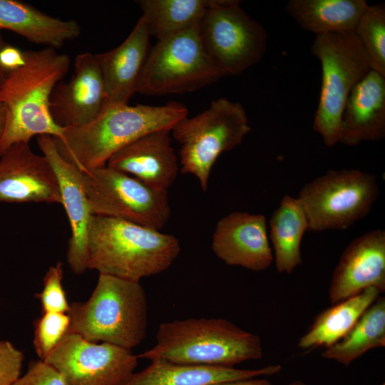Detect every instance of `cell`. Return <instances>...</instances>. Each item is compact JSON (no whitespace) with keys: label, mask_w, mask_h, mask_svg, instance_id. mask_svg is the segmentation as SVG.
Listing matches in <instances>:
<instances>
[{"label":"cell","mask_w":385,"mask_h":385,"mask_svg":"<svg viewBox=\"0 0 385 385\" xmlns=\"http://www.w3.org/2000/svg\"><path fill=\"white\" fill-rule=\"evenodd\" d=\"M183 103L170 101L162 106L105 102L99 114L80 126L63 128L54 138L58 151L82 173L104 167L117 151L150 132L170 129L188 116Z\"/></svg>","instance_id":"1"},{"label":"cell","mask_w":385,"mask_h":385,"mask_svg":"<svg viewBox=\"0 0 385 385\" xmlns=\"http://www.w3.org/2000/svg\"><path fill=\"white\" fill-rule=\"evenodd\" d=\"M24 53V64L9 73L0 87V103L6 109L0 157L13 145L29 143L34 136L61 138L63 133L51 115L50 98L69 69L70 58L50 47Z\"/></svg>","instance_id":"2"},{"label":"cell","mask_w":385,"mask_h":385,"mask_svg":"<svg viewBox=\"0 0 385 385\" xmlns=\"http://www.w3.org/2000/svg\"><path fill=\"white\" fill-rule=\"evenodd\" d=\"M173 235L125 220L92 215L88 269L140 282L168 270L180 252Z\"/></svg>","instance_id":"3"},{"label":"cell","mask_w":385,"mask_h":385,"mask_svg":"<svg viewBox=\"0 0 385 385\" xmlns=\"http://www.w3.org/2000/svg\"><path fill=\"white\" fill-rule=\"evenodd\" d=\"M156 344L138 359L234 367L263 356L260 337L222 318H189L161 323Z\"/></svg>","instance_id":"4"},{"label":"cell","mask_w":385,"mask_h":385,"mask_svg":"<svg viewBox=\"0 0 385 385\" xmlns=\"http://www.w3.org/2000/svg\"><path fill=\"white\" fill-rule=\"evenodd\" d=\"M67 334L132 349L146 337L148 302L140 282L99 274L88 299L70 304Z\"/></svg>","instance_id":"5"},{"label":"cell","mask_w":385,"mask_h":385,"mask_svg":"<svg viewBox=\"0 0 385 385\" xmlns=\"http://www.w3.org/2000/svg\"><path fill=\"white\" fill-rule=\"evenodd\" d=\"M315 36L311 52L321 63L322 84L312 129L330 148L339 143L341 118L351 91L371 68L354 31Z\"/></svg>","instance_id":"6"},{"label":"cell","mask_w":385,"mask_h":385,"mask_svg":"<svg viewBox=\"0 0 385 385\" xmlns=\"http://www.w3.org/2000/svg\"><path fill=\"white\" fill-rule=\"evenodd\" d=\"M250 130L240 103L226 98L213 100L207 109L193 117L183 118L171 128L180 147V172L195 176L205 192L220 155L240 145Z\"/></svg>","instance_id":"7"},{"label":"cell","mask_w":385,"mask_h":385,"mask_svg":"<svg viewBox=\"0 0 385 385\" xmlns=\"http://www.w3.org/2000/svg\"><path fill=\"white\" fill-rule=\"evenodd\" d=\"M379 194L375 175L358 169L329 170L307 183L297 199L309 231L346 230L370 212Z\"/></svg>","instance_id":"8"},{"label":"cell","mask_w":385,"mask_h":385,"mask_svg":"<svg viewBox=\"0 0 385 385\" xmlns=\"http://www.w3.org/2000/svg\"><path fill=\"white\" fill-rule=\"evenodd\" d=\"M197 26L157 41L148 53L137 93H188L225 76L204 50Z\"/></svg>","instance_id":"9"},{"label":"cell","mask_w":385,"mask_h":385,"mask_svg":"<svg viewBox=\"0 0 385 385\" xmlns=\"http://www.w3.org/2000/svg\"><path fill=\"white\" fill-rule=\"evenodd\" d=\"M197 29L204 50L225 76L242 73L266 51V31L237 0H212Z\"/></svg>","instance_id":"10"},{"label":"cell","mask_w":385,"mask_h":385,"mask_svg":"<svg viewBox=\"0 0 385 385\" xmlns=\"http://www.w3.org/2000/svg\"><path fill=\"white\" fill-rule=\"evenodd\" d=\"M82 177L92 215L119 218L158 230L170 218L168 191L152 188L107 165L82 173Z\"/></svg>","instance_id":"11"},{"label":"cell","mask_w":385,"mask_h":385,"mask_svg":"<svg viewBox=\"0 0 385 385\" xmlns=\"http://www.w3.org/2000/svg\"><path fill=\"white\" fill-rule=\"evenodd\" d=\"M138 360L131 349L66 334L42 361L56 369L67 385H123Z\"/></svg>","instance_id":"12"},{"label":"cell","mask_w":385,"mask_h":385,"mask_svg":"<svg viewBox=\"0 0 385 385\" xmlns=\"http://www.w3.org/2000/svg\"><path fill=\"white\" fill-rule=\"evenodd\" d=\"M0 202L61 204L52 167L28 143L13 145L0 157Z\"/></svg>","instance_id":"13"},{"label":"cell","mask_w":385,"mask_h":385,"mask_svg":"<svg viewBox=\"0 0 385 385\" xmlns=\"http://www.w3.org/2000/svg\"><path fill=\"white\" fill-rule=\"evenodd\" d=\"M37 143L52 167L59 185L61 204L71 226L67 262L75 274L88 269V232L92 214L83 183L82 173L59 154L53 136L39 135Z\"/></svg>","instance_id":"14"},{"label":"cell","mask_w":385,"mask_h":385,"mask_svg":"<svg viewBox=\"0 0 385 385\" xmlns=\"http://www.w3.org/2000/svg\"><path fill=\"white\" fill-rule=\"evenodd\" d=\"M374 287L385 290V231L376 229L353 240L343 251L332 277V304Z\"/></svg>","instance_id":"15"},{"label":"cell","mask_w":385,"mask_h":385,"mask_svg":"<svg viewBox=\"0 0 385 385\" xmlns=\"http://www.w3.org/2000/svg\"><path fill=\"white\" fill-rule=\"evenodd\" d=\"M217 257L231 266L261 272L274 260L263 215L233 212L217 223L212 240Z\"/></svg>","instance_id":"16"},{"label":"cell","mask_w":385,"mask_h":385,"mask_svg":"<svg viewBox=\"0 0 385 385\" xmlns=\"http://www.w3.org/2000/svg\"><path fill=\"white\" fill-rule=\"evenodd\" d=\"M106 101L104 83L94 54L83 53L76 58L71 78L54 87L50 113L62 128L80 126L93 120Z\"/></svg>","instance_id":"17"},{"label":"cell","mask_w":385,"mask_h":385,"mask_svg":"<svg viewBox=\"0 0 385 385\" xmlns=\"http://www.w3.org/2000/svg\"><path fill=\"white\" fill-rule=\"evenodd\" d=\"M170 134V129H162L143 135L115 153L106 165L152 188L168 191L179 170Z\"/></svg>","instance_id":"18"},{"label":"cell","mask_w":385,"mask_h":385,"mask_svg":"<svg viewBox=\"0 0 385 385\" xmlns=\"http://www.w3.org/2000/svg\"><path fill=\"white\" fill-rule=\"evenodd\" d=\"M150 37L141 16L120 45L107 52L94 54L103 78L106 102L128 103L137 93L150 50Z\"/></svg>","instance_id":"19"},{"label":"cell","mask_w":385,"mask_h":385,"mask_svg":"<svg viewBox=\"0 0 385 385\" xmlns=\"http://www.w3.org/2000/svg\"><path fill=\"white\" fill-rule=\"evenodd\" d=\"M385 136V76L370 70L354 87L342 112L339 143L356 146Z\"/></svg>","instance_id":"20"},{"label":"cell","mask_w":385,"mask_h":385,"mask_svg":"<svg viewBox=\"0 0 385 385\" xmlns=\"http://www.w3.org/2000/svg\"><path fill=\"white\" fill-rule=\"evenodd\" d=\"M282 366L272 364L257 369L184 364L165 359L151 360L141 371L133 373L123 385H209L212 384L272 376Z\"/></svg>","instance_id":"21"},{"label":"cell","mask_w":385,"mask_h":385,"mask_svg":"<svg viewBox=\"0 0 385 385\" xmlns=\"http://www.w3.org/2000/svg\"><path fill=\"white\" fill-rule=\"evenodd\" d=\"M6 29L29 41L56 48L77 38L81 27L74 20H63L16 0H0V30Z\"/></svg>","instance_id":"22"},{"label":"cell","mask_w":385,"mask_h":385,"mask_svg":"<svg viewBox=\"0 0 385 385\" xmlns=\"http://www.w3.org/2000/svg\"><path fill=\"white\" fill-rule=\"evenodd\" d=\"M369 4L366 0H290L287 14L315 36L353 31Z\"/></svg>","instance_id":"23"},{"label":"cell","mask_w":385,"mask_h":385,"mask_svg":"<svg viewBox=\"0 0 385 385\" xmlns=\"http://www.w3.org/2000/svg\"><path fill=\"white\" fill-rule=\"evenodd\" d=\"M273 257L279 273L291 274L302 263L301 243L309 230L307 218L297 199L286 195L269 220Z\"/></svg>","instance_id":"24"},{"label":"cell","mask_w":385,"mask_h":385,"mask_svg":"<svg viewBox=\"0 0 385 385\" xmlns=\"http://www.w3.org/2000/svg\"><path fill=\"white\" fill-rule=\"evenodd\" d=\"M380 294L377 289L371 287L323 310L300 337L297 346L308 350L333 345L349 332Z\"/></svg>","instance_id":"25"},{"label":"cell","mask_w":385,"mask_h":385,"mask_svg":"<svg viewBox=\"0 0 385 385\" xmlns=\"http://www.w3.org/2000/svg\"><path fill=\"white\" fill-rule=\"evenodd\" d=\"M385 346V298H378L340 340L325 348L322 356L348 367L368 351Z\"/></svg>","instance_id":"26"},{"label":"cell","mask_w":385,"mask_h":385,"mask_svg":"<svg viewBox=\"0 0 385 385\" xmlns=\"http://www.w3.org/2000/svg\"><path fill=\"white\" fill-rule=\"evenodd\" d=\"M212 0H140L149 34L157 41L197 26Z\"/></svg>","instance_id":"27"},{"label":"cell","mask_w":385,"mask_h":385,"mask_svg":"<svg viewBox=\"0 0 385 385\" xmlns=\"http://www.w3.org/2000/svg\"><path fill=\"white\" fill-rule=\"evenodd\" d=\"M353 31L369 59L371 70L385 76L384 4H369Z\"/></svg>","instance_id":"28"},{"label":"cell","mask_w":385,"mask_h":385,"mask_svg":"<svg viewBox=\"0 0 385 385\" xmlns=\"http://www.w3.org/2000/svg\"><path fill=\"white\" fill-rule=\"evenodd\" d=\"M70 317L68 313L43 312L34 324V345L41 360L56 347L68 333Z\"/></svg>","instance_id":"29"},{"label":"cell","mask_w":385,"mask_h":385,"mask_svg":"<svg viewBox=\"0 0 385 385\" xmlns=\"http://www.w3.org/2000/svg\"><path fill=\"white\" fill-rule=\"evenodd\" d=\"M63 265L61 262L49 267L43 279V289L36 297L43 312L68 313L70 304L62 285Z\"/></svg>","instance_id":"30"},{"label":"cell","mask_w":385,"mask_h":385,"mask_svg":"<svg viewBox=\"0 0 385 385\" xmlns=\"http://www.w3.org/2000/svg\"><path fill=\"white\" fill-rule=\"evenodd\" d=\"M24 354L6 340H0V385H13L21 376Z\"/></svg>","instance_id":"31"},{"label":"cell","mask_w":385,"mask_h":385,"mask_svg":"<svg viewBox=\"0 0 385 385\" xmlns=\"http://www.w3.org/2000/svg\"><path fill=\"white\" fill-rule=\"evenodd\" d=\"M13 385H67L61 374L39 359L29 364L26 373Z\"/></svg>","instance_id":"32"},{"label":"cell","mask_w":385,"mask_h":385,"mask_svg":"<svg viewBox=\"0 0 385 385\" xmlns=\"http://www.w3.org/2000/svg\"><path fill=\"white\" fill-rule=\"evenodd\" d=\"M25 63V53L21 49L6 43L0 51V64L9 73Z\"/></svg>","instance_id":"33"},{"label":"cell","mask_w":385,"mask_h":385,"mask_svg":"<svg viewBox=\"0 0 385 385\" xmlns=\"http://www.w3.org/2000/svg\"><path fill=\"white\" fill-rule=\"evenodd\" d=\"M209 385H272L267 379H249L232 381L212 384Z\"/></svg>","instance_id":"34"},{"label":"cell","mask_w":385,"mask_h":385,"mask_svg":"<svg viewBox=\"0 0 385 385\" xmlns=\"http://www.w3.org/2000/svg\"><path fill=\"white\" fill-rule=\"evenodd\" d=\"M7 43L4 40L1 35L0 34V51ZM9 73L3 68L0 64V87L6 80V77Z\"/></svg>","instance_id":"35"},{"label":"cell","mask_w":385,"mask_h":385,"mask_svg":"<svg viewBox=\"0 0 385 385\" xmlns=\"http://www.w3.org/2000/svg\"><path fill=\"white\" fill-rule=\"evenodd\" d=\"M6 123V109L2 103H0V138L4 133Z\"/></svg>","instance_id":"36"},{"label":"cell","mask_w":385,"mask_h":385,"mask_svg":"<svg viewBox=\"0 0 385 385\" xmlns=\"http://www.w3.org/2000/svg\"><path fill=\"white\" fill-rule=\"evenodd\" d=\"M289 385H308L302 381L295 380L289 384Z\"/></svg>","instance_id":"37"},{"label":"cell","mask_w":385,"mask_h":385,"mask_svg":"<svg viewBox=\"0 0 385 385\" xmlns=\"http://www.w3.org/2000/svg\"><path fill=\"white\" fill-rule=\"evenodd\" d=\"M381 385H385V384H381Z\"/></svg>","instance_id":"38"}]
</instances>
